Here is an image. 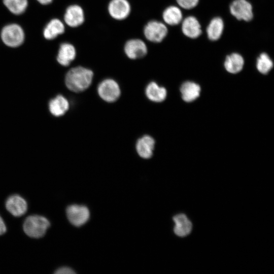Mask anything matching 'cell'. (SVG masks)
<instances>
[{
  "label": "cell",
  "instance_id": "cell-5",
  "mask_svg": "<svg viewBox=\"0 0 274 274\" xmlns=\"http://www.w3.org/2000/svg\"><path fill=\"white\" fill-rule=\"evenodd\" d=\"M97 92L103 100L109 102L115 101L120 95L118 83L111 79H105L101 82L98 86Z\"/></svg>",
  "mask_w": 274,
  "mask_h": 274
},
{
  "label": "cell",
  "instance_id": "cell-9",
  "mask_svg": "<svg viewBox=\"0 0 274 274\" xmlns=\"http://www.w3.org/2000/svg\"><path fill=\"white\" fill-rule=\"evenodd\" d=\"M108 9L113 18L122 20L128 16L131 7L127 0H111L109 3Z\"/></svg>",
  "mask_w": 274,
  "mask_h": 274
},
{
  "label": "cell",
  "instance_id": "cell-3",
  "mask_svg": "<svg viewBox=\"0 0 274 274\" xmlns=\"http://www.w3.org/2000/svg\"><path fill=\"white\" fill-rule=\"evenodd\" d=\"M1 37L6 46L15 48L20 46L23 43L25 34L23 29L19 25L11 23L2 28Z\"/></svg>",
  "mask_w": 274,
  "mask_h": 274
},
{
  "label": "cell",
  "instance_id": "cell-2",
  "mask_svg": "<svg viewBox=\"0 0 274 274\" xmlns=\"http://www.w3.org/2000/svg\"><path fill=\"white\" fill-rule=\"evenodd\" d=\"M50 226L49 220L40 215H31L27 217L23 223L24 232L33 238H40L46 233Z\"/></svg>",
  "mask_w": 274,
  "mask_h": 274
},
{
  "label": "cell",
  "instance_id": "cell-26",
  "mask_svg": "<svg viewBox=\"0 0 274 274\" xmlns=\"http://www.w3.org/2000/svg\"><path fill=\"white\" fill-rule=\"evenodd\" d=\"M56 274H73L76 273L73 269L68 267H61L54 272Z\"/></svg>",
  "mask_w": 274,
  "mask_h": 274
},
{
  "label": "cell",
  "instance_id": "cell-14",
  "mask_svg": "<svg viewBox=\"0 0 274 274\" xmlns=\"http://www.w3.org/2000/svg\"><path fill=\"white\" fill-rule=\"evenodd\" d=\"M155 141L149 135H144L136 142V149L139 156L145 159L152 157L154 148Z\"/></svg>",
  "mask_w": 274,
  "mask_h": 274
},
{
  "label": "cell",
  "instance_id": "cell-27",
  "mask_svg": "<svg viewBox=\"0 0 274 274\" xmlns=\"http://www.w3.org/2000/svg\"><path fill=\"white\" fill-rule=\"evenodd\" d=\"M6 231V225L0 216V235L5 233Z\"/></svg>",
  "mask_w": 274,
  "mask_h": 274
},
{
  "label": "cell",
  "instance_id": "cell-15",
  "mask_svg": "<svg viewBox=\"0 0 274 274\" xmlns=\"http://www.w3.org/2000/svg\"><path fill=\"white\" fill-rule=\"evenodd\" d=\"M200 90V86L191 81L185 82L180 88L182 99L187 102H192L198 98Z\"/></svg>",
  "mask_w": 274,
  "mask_h": 274
},
{
  "label": "cell",
  "instance_id": "cell-6",
  "mask_svg": "<svg viewBox=\"0 0 274 274\" xmlns=\"http://www.w3.org/2000/svg\"><path fill=\"white\" fill-rule=\"evenodd\" d=\"M66 215L70 223L77 227L86 223L90 217L88 208L83 205L72 204L66 209Z\"/></svg>",
  "mask_w": 274,
  "mask_h": 274
},
{
  "label": "cell",
  "instance_id": "cell-18",
  "mask_svg": "<svg viewBox=\"0 0 274 274\" xmlns=\"http://www.w3.org/2000/svg\"><path fill=\"white\" fill-rule=\"evenodd\" d=\"M244 64L243 56L237 53H233L227 56L224 63L226 70L231 74H236L241 71Z\"/></svg>",
  "mask_w": 274,
  "mask_h": 274
},
{
  "label": "cell",
  "instance_id": "cell-11",
  "mask_svg": "<svg viewBox=\"0 0 274 274\" xmlns=\"http://www.w3.org/2000/svg\"><path fill=\"white\" fill-rule=\"evenodd\" d=\"M7 210L13 216L19 217L24 215L27 208L25 200L19 195L10 196L6 202Z\"/></svg>",
  "mask_w": 274,
  "mask_h": 274
},
{
  "label": "cell",
  "instance_id": "cell-25",
  "mask_svg": "<svg viewBox=\"0 0 274 274\" xmlns=\"http://www.w3.org/2000/svg\"><path fill=\"white\" fill-rule=\"evenodd\" d=\"M178 4L184 9H191L196 7L199 0H176Z\"/></svg>",
  "mask_w": 274,
  "mask_h": 274
},
{
  "label": "cell",
  "instance_id": "cell-8",
  "mask_svg": "<svg viewBox=\"0 0 274 274\" xmlns=\"http://www.w3.org/2000/svg\"><path fill=\"white\" fill-rule=\"evenodd\" d=\"M124 52L130 59H136L144 57L147 53L148 49L145 43L139 39L128 40L124 45Z\"/></svg>",
  "mask_w": 274,
  "mask_h": 274
},
{
  "label": "cell",
  "instance_id": "cell-16",
  "mask_svg": "<svg viewBox=\"0 0 274 274\" xmlns=\"http://www.w3.org/2000/svg\"><path fill=\"white\" fill-rule=\"evenodd\" d=\"M173 220L175 223L174 232L177 235L183 237L190 233L192 225L185 215H177L174 217Z\"/></svg>",
  "mask_w": 274,
  "mask_h": 274
},
{
  "label": "cell",
  "instance_id": "cell-10",
  "mask_svg": "<svg viewBox=\"0 0 274 274\" xmlns=\"http://www.w3.org/2000/svg\"><path fill=\"white\" fill-rule=\"evenodd\" d=\"M84 19V11L81 6L72 5L66 9L64 20L68 26L72 27L79 26L83 23Z\"/></svg>",
  "mask_w": 274,
  "mask_h": 274
},
{
  "label": "cell",
  "instance_id": "cell-4",
  "mask_svg": "<svg viewBox=\"0 0 274 274\" xmlns=\"http://www.w3.org/2000/svg\"><path fill=\"white\" fill-rule=\"evenodd\" d=\"M167 33L168 29L165 24L155 20L149 21L144 28V34L146 39L154 43L161 42Z\"/></svg>",
  "mask_w": 274,
  "mask_h": 274
},
{
  "label": "cell",
  "instance_id": "cell-20",
  "mask_svg": "<svg viewBox=\"0 0 274 274\" xmlns=\"http://www.w3.org/2000/svg\"><path fill=\"white\" fill-rule=\"evenodd\" d=\"M49 110L55 116H60L65 114L69 108L67 100L61 95L52 99L49 104Z\"/></svg>",
  "mask_w": 274,
  "mask_h": 274
},
{
  "label": "cell",
  "instance_id": "cell-21",
  "mask_svg": "<svg viewBox=\"0 0 274 274\" xmlns=\"http://www.w3.org/2000/svg\"><path fill=\"white\" fill-rule=\"evenodd\" d=\"M162 18L169 25H176L182 21L183 15L181 9L175 6L167 7L163 12Z\"/></svg>",
  "mask_w": 274,
  "mask_h": 274
},
{
  "label": "cell",
  "instance_id": "cell-17",
  "mask_svg": "<svg viewBox=\"0 0 274 274\" xmlns=\"http://www.w3.org/2000/svg\"><path fill=\"white\" fill-rule=\"evenodd\" d=\"M65 30L63 22L58 19L51 20L44 29L43 35L47 40H53L62 34Z\"/></svg>",
  "mask_w": 274,
  "mask_h": 274
},
{
  "label": "cell",
  "instance_id": "cell-23",
  "mask_svg": "<svg viewBox=\"0 0 274 274\" xmlns=\"http://www.w3.org/2000/svg\"><path fill=\"white\" fill-rule=\"evenodd\" d=\"M3 3L10 12L15 15L24 13L28 6L27 0H3Z\"/></svg>",
  "mask_w": 274,
  "mask_h": 274
},
{
  "label": "cell",
  "instance_id": "cell-28",
  "mask_svg": "<svg viewBox=\"0 0 274 274\" xmlns=\"http://www.w3.org/2000/svg\"><path fill=\"white\" fill-rule=\"evenodd\" d=\"M42 5H46L50 4L53 0H37Z\"/></svg>",
  "mask_w": 274,
  "mask_h": 274
},
{
  "label": "cell",
  "instance_id": "cell-13",
  "mask_svg": "<svg viewBox=\"0 0 274 274\" xmlns=\"http://www.w3.org/2000/svg\"><path fill=\"white\" fill-rule=\"evenodd\" d=\"M76 56L75 47L68 43H62L59 47L57 60L62 66H68L73 61Z\"/></svg>",
  "mask_w": 274,
  "mask_h": 274
},
{
  "label": "cell",
  "instance_id": "cell-22",
  "mask_svg": "<svg viewBox=\"0 0 274 274\" xmlns=\"http://www.w3.org/2000/svg\"><path fill=\"white\" fill-rule=\"evenodd\" d=\"M224 29V22L220 17L213 18L207 28L208 38L211 41H217L222 36Z\"/></svg>",
  "mask_w": 274,
  "mask_h": 274
},
{
  "label": "cell",
  "instance_id": "cell-12",
  "mask_svg": "<svg viewBox=\"0 0 274 274\" xmlns=\"http://www.w3.org/2000/svg\"><path fill=\"white\" fill-rule=\"evenodd\" d=\"M182 22V30L186 37L195 39L201 35L202 32L201 25L195 17L188 16Z\"/></svg>",
  "mask_w": 274,
  "mask_h": 274
},
{
  "label": "cell",
  "instance_id": "cell-19",
  "mask_svg": "<svg viewBox=\"0 0 274 274\" xmlns=\"http://www.w3.org/2000/svg\"><path fill=\"white\" fill-rule=\"evenodd\" d=\"M146 94L150 100L160 102L165 99L167 91L164 87L159 86L156 83L152 82L146 88Z\"/></svg>",
  "mask_w": 274,
  "mask_h": 274
},
{
  "label": "cell",
  "instance_id": "cell-7",
  "mask_svg": "<svg viewBox=\"0 0 274 274\" xmlns=\"http://www.w3.org/2000/svg\"><path fill=\"white\" fill-rule=\"evenodd\" d=\"M230 12L239 20L249 21L253 17L252 6L247 0H234L230 5Z\"/></svg>",
  "mask_w": 274,
  "mask_h": 274
},
{
  "label": "cell",
  "instance_id": "cell-24",
  "mask_svg": "<svg viewBox=\"0 0 274 274\" xmlns=\"http://www.w3.org/2000/svg\"><path fill=\"white\" fill-rule=\"evenodd\" d=\"M273 62L266 53H261L256 61V68L262 74H267L273 67Z\"/></svg>",
  "mask_w": 274,
  "mask_h": 274
},
{
  "label": "cell",
  "instance_id": "cell-1",
  "mask_svg": "<svg viewBox=\"0 0 274 274\" xmlns=\"http://www.w3.org/2000/svg\"><path fill=\"white\" fill-rule=\"evenodd\" d=\"M93 72L83 66H76L70 70L65 78L66 87L71 91L80 92L85 90L91 85Z\"/></svg>",
  "mask_w": 274,
  "mask_h": 274
}]
</instances>
